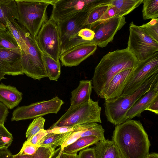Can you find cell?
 <instances>
[{
	"instance_id": "cell-1",
	"label": "cell",
	"mask_w": 158,
	"mask_h": 158,
	"mask_svg": "<svg viewBox=\"0 0 158 158\" xmlns=\"http://www.w3.org/2000/svg\"><path fill=\"white\" fill-rule=\"evenodd\" d=\"M112 140L122 158H145L149 154L148 135L139 120L128 119L116 125Z\"/></svg>"
},
{
	"instance_id": "cell-2",
	"label": "cell",
	"mask_w": 158,
	"mask_h": 158,
	"mask_svg": "<svg viewBox=\"0 0 158 158\" xmlns=\"http://www.w3.org/2000/svg\"><path fill=\"white\" fill-rule=\"evenodd\" d=\"M138 61L127 48L117 49L104 55L95 68L92 88L99 96L105 85L116 74L128 69H135Z\"/></svg>"
},
{
	"instance_id": "cell-3",
	"label": "cell",
	"mask_w": 158,
	"mask_h": 158,
	"mask_svg": "<svg viewBox=\"0 0 158 158\" xmlns=\"http://www.w3.org/2000/svg\"><path fill=\"white\" fill-rule=\"evenodd\" d=\"M157 82L158 73L152 76L132 94L105 100V114L107 121L117 125L126 121L125 115L129 110Z\"/></svg>"
},
{
	"instance_id": "cell-4",
	"label": "cell",
	"mask_w": 158,
	"mask_h": 158,
	"mask_svg": "<svg viewBox=\"0 0 158 158\" xmlns=\"http://www.w3.org/2000/svg\"><path fill=\"white\" fill-rule=\"evenodd\" d=\"M17 6L19 23L35 39L43 24L48 20L47 9L56 0H15Z\"/></svg>"
},
{
	"instance_id": "cell-5",
	"label": "cell",
	"mask_w": 158,
	"mask_h": 158,
	"mask_svg": "<svg viewBox=\"0 0 158 158\" xmlns=\"http://www.w3.org/2000/svg\"><path fill=\"white\" fill-rule=\"evenodd\" d=\"M12 23L28 46L27 52L21 54V64L23 73L34 80H40L42 78L48 77L43 59V53L35 39L17 20Z\"/></svg>"
},
{
	"instance_id": "cell-6",
	"label": "cell",
	"mask_w": 158,
	"mask_h": 158,
	"mask_svg": "<svg viewBox=\"0 0 158 158\" xmlns=\"http://www.w3.org/2000/svg\"><path fill=\"white\" fill-rule=\"evenodd\" d=\"M101 110L98 101H94L91 98L70 111L65 112L51 127L75 126L92 122L101 123Z\"/></svg>"
},
{
	"instance_id": "cell-7",
	"label": "cell",
	"mask_w": 158,
	"mask_h": 158,
	"mask_svg": "<svg viewBox=\"0 0 158 158\" xmlns=\"http://www.w3.org/2000/svg\"><path fill=\"white\" fill-rule=\"evenodd\" d=\"M129 30L127 48L135 56L138 62L158 52V42L150 37L140 26L132 22Z\"/></svg>"
},
{
	"instance_id": "cell-8",
	"label": "cell",
	"mask_w": 158,
	"mask_h": 158,
	"mask_svg": "<svg viewBox=\"0 0 158 158\" xmlns=\"http://www.w3.org/2000/svg\"><path fill=\"white\" fill-rule=\"evenodd\" d=\"M41 51L56 61L61 55L60 40L58 26L50 18L42 25L35 38Z\"/></svg>"
},
{
	"instance_id": "cell-9",
	"label": "cell",
	"mask_w": 158,
	"mask_h": 158,
	"mask_svg": "<svg viewBox=\"0 0 158 158\" xmlns=\"http://www.w3.org/2000/svg\"><path fill=\"white\" fill-rule=\"evenodd\" d=\"M158 73V52L139 62L133 73L126 84L122 94L124 97L133 94L154 74Z\"/></svg>"
},
{
	"instance_id": "cell-10",
	"label": "cell",
	"mask_w": 158,
	"mask_h": 158,
	"mask_svg": "<svg viewBox=\"0 0 158 158\" xmlns=\"http://www.w3.org/2000/svg\"><path fill=\"white\" fill-rule=\"evenodd\" d=\"M64 103V101L56 96L49 100L18 106L13 111L11 121L32 119L49 114H57Z\"/></svg>"
},
{
	"instance_id": "cell-11",
	"label": "cell",
	"mask_w": 158,
	"mask_h": 158,
	"mask_svg": "<svg viewBox=\"0 0 158 158\" xmlns=\"http://www.w3.org/2000/svg\"><path fill=\"white\" fill-rule=\"evenodd\" d=\"M88 11L80 12L56 23L60 40L61 55L75 46L78 33L82 28L86 27H89L84 25Z\"/></svg>"
},
{
	"instance_id": "cell-12",
	"label": "cell",
	"mask_w": 158,
	"mask_h": 158,
	"mask_svg": "<svg viewBox=\"0 0 158 158\" xmlns=\"http://www.w3.org/2000/svg\"><path fill=\"white\" fill-rule=\"evenodd\" d=\"M99 0H56L50 18L56 23L62 21L80 12H87Z\"/></svg>"
},
{
	"instance_id": "cell-13",
	"label": "cell",
	"mask_w": 158,
	"mask_h": 158,
	"mask_svg": "<svg viewBox=\"0 0 158 158\" xmlns=\"http://www.w3.org/2000/svg\"><path fill=\"white\" fill-rule=\"evenodd\" d=\"M126 23L124 16L116 15L95 26L89 27L94 31V39L88 43L96 45L100 48L106 46L112 42L115 35Z\"/></svg>"
},
{
	"instance_id": "cell-14",
	"label": "cell",
	"mask_w": 158,
	"mask_h": 158,
	"mask_svg": "<svg viewBox=\"0 0 158 158\" xmlns=\"http://www.w3.org/2000/svg\"><path fill=\"white\" fill-rule=\"evenodd\" d=\"M96 45L84 44L77 45L67 50L60 58L62 66L71 67L78 65L96 51Z\"/></svg>"
},
{
	"instance_id": "cell-15",
	"label": "cell",
	"mask_w": 158,
	"mask_h": 158,
	"mask_svg": "<svg viewBox=\"0 0 158 158\" xmlns=\"http://www.w3.org/2000/svg\"><path fill=\"white\" fill-rule=\"evenodd\" d=\"M134 69H127L115 75L105 85L99 97L108 100L121 96L125 85L132 75Z\"/></svg>"
},
{
	"instance_id": "cell-16",
	"label": "cell",
	"mask_w": 158,
	"mask_h": 158,
	"mask_svg": "<svg viewBox=\"0 0 158 158\" xmlns=\"http://www.w3.org/2000/svg\"><path fill=\"white\" fill-rule=\"evenodd\" d=\"M21 57L20 51L0 48V71L5 75H23Z\"/></svg>"
},
{
	"instance_id": "cell-17",
	"label": "cell",
	"mask_w": 158,
	"mask_h": 158,
	"mask_svg": "<svg viewBox=\"0 0 158 158\" xmlns=\"http://www.w3.org/2000/svg\"><path fill=\"white\" fill-rule=\"evenodd\" d=\"M158 96V82L129 110L125 115L126 120L131 119L135 117L140 116L141 113L146 110Z\"/></svg>"
},
{
	"instance_id": "cell-18",
	"label": "cell",
	"mask_w": 158,
	"mask_h": 158,
	"mask_svg": "<svg viewBox=\"0 0 158 158\" xmlns=\"http://www.w3.org/2000/svg\"><path fill=\"white\" fill-rule=\"evenodd\" d=\"M92 89L91 80L80 81L78 86L71 92L70 106L66 112L89 100Z\"/></svg>"
},
{
	"instance_id": "cell-19",
	"label": "cell",
	"mask_w": 158,
	"mask_h": 158,
	"mask_svg": "<svg viewBox=\"0 0 158 158\" xmlns=\"http://www.w3.org/2000/svg\"><path fill=\"white\" fill-rule=\"evenodd\" d=\"M23 93L15 87L0 84V102L8 109H12L17 106L22 99Z\"/></svg>"
},
{
	"instance_id": "cell-20",
	"label": "cell",
	"mask_w": 158,
	"mask_h": 158,
	"mask_svg": "<svg viewBox=\"0 0 158 158\" xmlns=\"http://www.w3.org/2000/svg\"><path fill=\"white\" fill-rule=\"evenodd\" d=\"M94 147L96 158H122L119 152L112 140L99 141Z\"/></svg>"
},
{
	"instance_id": "cell-21",
	"label": "cell",
	"mask_w": 158,
	"mask_h": 158,
	"mask_svg": "<svg viewBox=\"0 0 158 158\" xmlns=\"http://www.w3.org/2000/svg\"><path fill=\"white\" fill-rule=\"evenodd\" d=\"M19 19L15 0H0V22L6 26L7 23Z\"/></svg>"
},
{
	"instance_id": "cell-22",
	"label": "cell",
	"mask_w": 158,
	"mask_h": 158,
	"mask_svg": "<svg viewBox=\"0 0 158 158\" xmlns=\"http://www.w3.org/2000/svg\"><path fill=\"white\" fill-rule=\"evenodd\" d=\"M111 4L110 0H100L88 12L84 25L90 26L97 22L107 10Z\"/></svg>"
},
{
	"instance_id": "cell-23",
	"label": "cell",
	"mask_w": 158,
	"mask_h": 158,
	"mask_svg": "<svg viewBox=\"0 0 158 158\" xmlns=\"http://www.w3.org/2000/svg\"><path fill=\"white\" fill-rule=\"evenodd\" d=\"M99 141L97 136L94 135L81 137L74 143L65 147L62 152L67 154H77L78 152L95 144Z\"/></svg>"
},
{
	"instance_id": "cell-24",
	"label": "cell",
	"mask_w": 158,
	"mask_h": 158,
	"mask_svg": "<svg viewBox=\"0 0 158 158\" xmlns=\"http://www.w3.org/2000/svg\"><path fill=\"white\" fill-rule=\"evenodd\" d=\"M143 0H110V4L117 9L118 15L124 16L138 7Z\"/></svg>"
},
{
	"instance_id": "cell-25",
	"label": "cell",
	"mask_w": 158,
	"mask_h": 158,
	"mask_svg": "<svg viewBox=\"0 0 158 158\" xmlns=\"http://www.w3.org/2000/svg\"><path fill=\"white\" fill-rule=\"evenodd\" d=\"M43 59L48 77L50 80L57 81L61 74L60 61H56L44 53Z\"/></svg>"
},
{
	"instance_id": "cell-26",
	"label": "cell",
	"mask_w": 158,
	"mask_h": 158,
	"mask_svg": "<svg viewBox=\"0 0 158 158\" xmlns=\"http://www.w3.org/2000/svg\"><path fill=\"white\" fill-rule=\"evenodd\" d=\"M71 132L62 134H48L43 138L39 146H49L56 148L61 146Z\"/></svg>"
},
{
	"instance_id": "cell-27",
	"label": "cell",
	"mask_w": 158,
	"mask_h": 158,
	"mask_svg": "<svg viewBox=\"0 0 158 158\" xmlns=\"http://www.w3.org/2000/svg\"><path fill=\"white\" fill-rule=\"evenodd\" d=\"M0 48L16 50L21 51L17 41L7 28L0 29Z\"/></svg>"
},
{
	"instance_id": "cell-28",
	"label": "cell",
	"mask_w": 158,
	"mask_h": 158,
	"mask_svg": "<svg viewBox=\"0 0 158 158\" xmlns=\"http://www.w3.org/2000/svg\"><path fill=\"white\" fill-rule=\"evenodd\" d=\"M142 10L144 20L155 19L158 17V0H143Z\"/></svg>"
},
{
	"instance_id": "cell-29",
	"label": "cell",
	"mask_w": 158,
	"mask_h": 158,
	"mask_svg": "<svg viewBox=\"0 0 158 158\" xmlns=\"http://www.w3.org/2000/svg\"><path fill=\"white\" fill-rule=\"evenodd\" d=\"M6 27L19 45L21 49V54L26 53L27 51L28 46L23 38L15 24L13 23H8Z\"/></svg>"
},
{
	"instance_id": "cell-30",
	"label": "cell",
	"mask_w": 158,
	"mask_h": 158,
	"mask_svg": "<svg viewBox=\"0 0 158 158\" xmlns=\"http://www.w3.org/2000/svg\"><path fill=\"white\" fill-rule=\"evenodd\" d=\"M45 119L42 117L34 118L28 126L26 133L27 140L39 131L44 129Z\"/></svg>"
},
{
	"instance_id": "cell-31",
	"label": "cell",
	"mask_w": 158,
	"mask_h": 158,
	"mask_svg": "<svg viewBox=\"0 0 158 158\" xmlns=\"http://www.w3.org/2000/svg\"><path fill=\"white\" fill-rule=\"evenodd\" d=\"M13 140L12 135L4 125L0 124V150L8 148Z\"/></svg>"
},
{
	"instance_id": "cell-32",
	"label": "cell",
	"mask_w": 158,
	"mask_h": 158,
	"mask_svg": "<svg viewBox=\"0 0 158 158\" xmlns=\"http://www.w3.org/2000/svg\"><path fill=\"white\" fill-rule=\"evenodd\" d=\"M152 38L158 42V18L140 26Z\"/></svg>"
},
{
	"instance_id": "cell-33",
	"label": "cell",
	"mask_w": 158,
	"mask_h": 158,
	"mask_svg": "<svg viewBox=\"0 0 158 158\" xmlns=\"http://www.w3.org/2000/svg\"><path fill=\"white\" fill-rule=\"evenodd\" d=\"M55 148L49 146H40L32 158H51L55 151Z\"/></svg>"
},
{
	"instance_id": "cell-34",
	"label": "cell",
	"mask_w": 158,
	"mask_h": 158,
	"mask_svg": "<svg viewBox=\"0 0 158 158\" xmlns=\"http://www.w3.org/2000/svg\"><path fill=\"white\" fill-rule=\"evenodd\" d=\"M118 15V13L117 9L114 6L111 4L107 10L101 16L97 22L90 25L89 27L100 24L104 21Z\"/></svg>"
},
{
	"instance_id": "cell-35",
	"label": "cell",
	"mask_w": 158,
	"mask_h": 158,
	"mask_svg": "<svg viewBox=\"0 0 158 158\" xmlns=\"http://www.w3.org/2000/svg\"><path fill=\"white\" fill-rule=\"evenodd\" d=\"M48 134L47 130L42 129L28 140H27L25 141L30 144L40 146V143Z\"/></svg>"
},
{
	"instance_id": "cell-36",
	"label": "cell",
	"mask_w": 158,
	"mask_h": 158,
	"mask_svg": "<svg viewBox=\"0 0 158 158\" xmlns=\"http://www.w3.org/2000/svg\"><path fill=\"white\" fill-rule=\"evenodd\" d=\"M75 126L51 127L47 130L48 133L62 134L74 131Z\"/></svg>"
},
{
	"instance_id": "cell-37",
	"label": "cell",
	"mask_w": 158,
	"mask_h": 158,
	"mask_svg": "<svg viewBox=\"0 0 158 158\" xmlns=\"http://www.w3.org/2000/svg\"><path fill=\"white\" fill-rule=\"evenodd\" d=\"M40 146L28 143L25 141L20 152V155H33L35 153Z\"/></svg>"
},
{
	"instance_id": "cell-38",
	"label": "cell",
	"mask_w": 158,
	"mask_h": 158,
	"mask_svg": "<svg viewBox=\"0 0 158 158\" xmlns=\"http://www.w3.org/2000/svg\"><path fill=\"white\" fill-rule=\"evenodd\" d=\"M83 130H84L78 131H71L70 134L66 139L62 145L60 146L61 149L63 150L65 147L74 143L81 137V134Z\"/></svg>"
},
{
	"instance_id": "cell-39",
	"label": "cell",
	"mask_w": 158,
	"mask_h": 158,
	"mask_svg": "<svg viewBox=\"0 0 158 158\" xmlns=\"http://www.w3.org/2000/svg\"><path fill=\"white\" fill-rule=\"evenodd\" d=\"M77 158H96L94 147L81 150L77 155Z\"/></svg>"
},
{
	"instance_id": "cell-40",
	"label": "cell",
	"mask_w": 158,
	"mask_h": 158,
	"mask_svg": "<svg viewBox=\"0 0 158 158\" xmlns=\"http://www.w3.org/2000/svg\"><path fill=\"white\" fill-rule=\"evenodd\" d=\"M9 112L7 107L0 102V124L4 125Z\"/></svg>"
},
{
	"instance_id": "cell-41",
	"label": "cell",
	"mask_w": 158,
	"mask_h": 158,
	"mask_svg": "<svg viewBox=\"0 0 158 158\" xmlns=\"http://www.w3.org/2000/svg\"><path fill=\"white\" fill-rule=\"evenodd\" d=\"M145 110H148L156 114L158 113V96H157L152 102Z\"/></svg>"
},
{
	"instance_id": "cell-42",
	"label": "cell",
	"mask_w": 158,
	"mask_h": 158,
	"mask_svg": "<svg viewBox=\"0 0 158 158\" xmlns=\"http://www.w3.org/2000/svg\"><path fill=\"white\" fill-rule=\"evenodd\" d=\"M13 156L8 148L0 150V158H13Z\"/></svg>"
},
{
	"instance_id": "cell-43",
	"label": "cell",
	"mask_w": 158,
	"mask_h": 158,
	"mask_svg": "<svg viewBox=\"0 0 158 158\" xmlns=\"http://www.w3.org/2000/svg\"><path fill=\"white\" fill-rule=\"evenodd\" d=\"M63 158H77V154H67L62 152Z\"/></svg>"
},
{
	"instance_id": "cell-44",
	"label": "cell",
	"mask_w": 158,
	"mask_h": 158,
	"mask_svg": "<svg viewBox=\"0 0 158 158\" xmlns=\"http://www.w3.org/2000/svg\"><path fill=\"white\" fill-rule=\"evenodd\" d=\"M13 158H32V155H20L17 154L15 155H13Z\"/></svg>"
},
{
	"instance_id": "cell-45",
	"label": "cell",
	"mask_w": 158,
	"mask_h": 158,
	"mask_svg": "<svg viewBox=\"0 0 158 158\" xmlns=\"http://www.w3.org/2000/svg\"><path fill=\"white\" fill-rule=\"evenodd\" d=\"M61 150L60 147L55 150V153L51 158H58Z\"/></svg>"
},
{
	"instance_id": "cell-46",
	"label": "cell",
	"mask_w": 158,
	"mask_h": 158,
	"mask_svg": "<svg viewBox=\"0 0 158 158\" xmlns=\"http://www.w3.org/2000/svg\"><path fill=\"white\" fill-rule=\"evenodd\" d=\"M145 158H158V154L156 153H149Z\"/></svg>"
},
{
	"instance_id": "cell-47",
	"label": "cell",
	"mask_w": 158,
	"mask_h": 158,
	"mask_svg": "<svg viewBox=\"0 0 158 158\" xmlns=\"http://www.w3.org/2000/svg\"><path fill=\"white\" fill-rule=\"evenodd\" d=\"M6 26L2 23L0 22V29H6Z\"/></svg>"
},
{
	"instance_id": "cell-48",
	"label": "cell",
	"mask_w": 158,
	"mask_h": 158,
	"mask_svg": "<svg viewBox=\"0 0 158 158\" xmlns=\"http://www.w3.org/2000/svg\"><path fill=\"white\" fill-rule=\"evenodd\" d=\"M5 75L0 71V81L2 79H5L4 76Z\"/></svg>"
},
{
	"instance_id": "cell-49",
	"label": "cell",
	"mask_w": 158,
	"mask_h": 158,
	"mask_svg": "<svg viewBox=\"0 0 158 158\" xmlns=\"http://www.w3.org/2000/svg\"><path fill=\"white\" fill-rule=\"evenodd\" d=\"M62 150L61 149V151L60 152V153L59 157L58 158H63L62 156Z\"/></svg>"
}]
</instances>
